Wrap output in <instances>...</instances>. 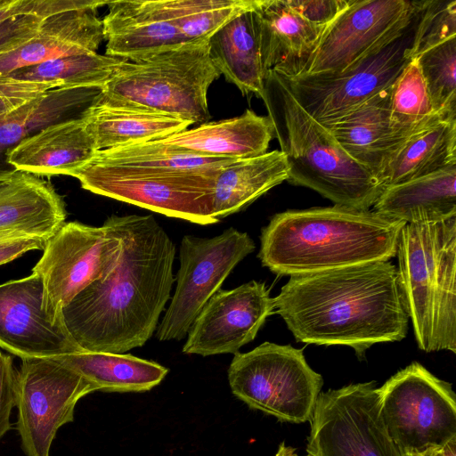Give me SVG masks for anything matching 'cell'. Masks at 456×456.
<instances>
[{
    "label": "cell",
    "instance_id": "26",
    "mask_svg": "<svg viewBox=\"0 0 456 456\" xmlns=\"http://www.w3.org/2000/svg\"><path fill=\"white\" fill-rule=\"evenodd\" d=\"M456 163L437 172L386 187L373 210L405 224L456 216Z\"/></svg>",
    "mask_w": 456,
    "mask_h": 456
},
{
    "label": "cell",
    "instance_id": "43",
    "mask_svg": "<svg viewBox=\"0 0 456 456\" xmlns=\"http://www.w3.org/2000/svg\"><path fill=\"white\" fill-rule=\"evenodd\" d=\"M27 102L28 101L0 96V118L10 113Z\"/></svg>",
    "mask_w": 456,
    "mask_h": 456
},
{
    "label": "cell",
    "instance_id": "32",
    "mask_svg": "<svg viewBox=\"0 0 456 456\" xmlns=\"http://www.w3.org/2000/svg\"><path fill=\"white\" fill-rule=\"evenodd\" d=\"M99 88H56L28 101L0 118V152L41 129L64 120L65 115L87 107Z\"/></svg>",
    "mask_w": 456,
    "mask_h": 456
},
{
    "label": "cell",
    "instance_id": "15",
    "mask_svg": "<svg viewBox=\"0 0 456 456\" xmlns=\"http://www.w3.org/2000/svg\"><path fill=\"white\" fill-rule=\"evenodd\" d=\"M274 310V297L265 282L251 281L235 289H220L191 324L183 353L234 354L254 340Z\"/></svg>",
    "mask_w": 456,
    "mask_h": 456
},
{
    "label": "cell",
    "instance_id": "24",
    "mask_svg": "<svg viewBox=\"0 0 456 456\" xmlns=\"http://www.w3.org/2000/svg\"><path fill=\"white\" fill-rule=\"evenodd\" d=\"M97 95L80 113L97 151L162 140L192 125L153 110L109 103Z\"/></svg>",
    "mask_w": 456,
    "mask_h": 456
},
{
    "label": "cell",
    "instance_id": "46",
    "mask_svg": "<svg viewBox=\"0 0 456 456\" xmlns=\"http://www.w3.org/2000/svg\"><path fill=\"white\" fill-rule=\"evenodd\" d=\"M438 448H430L422 452L407 453L403 456H437Z\"/></svg>",
    "mask_w": 456,
    "mask_h": 456
},
{
    "label": "cell",
    "instance_id": "22",
    "mask_svg": "<svg viewBox=\"0 0 456 456\" xmlns=\"http://www.w3.org/2000/svg\"><path fill=\"white\" fill-rule=\"evenodd\" d=\"M391 87L325 126L344 151L378 180L393 155L412 134L400 132L391 122Z\"/></svg>",
    "mask_w": 456,
    "mask_h": 456
},
{
    "label": "cell",
    "instance_id": "39",
    "mask_svg": "<svg viewBox=\"0 0 456 456\" xmlns=\"http://www.w3.org/2000/svg\"><path fill=\"white\" fill-rule=\"evenodd\" d=\"M47 17L49 16L24 15L0 25V56L29 40Z\"/></svg>",
    "mask_w": 456,
    "mask_h": 456
},
{
    "label": "cell",
    "instance_id": "47",
    "mask_svg": "<svg viewBox=\"0 0 456 456\" xmlns=\"http://www.w3.org/2000/svg\"><path fill=\"white\" fill-rule=\"evenodd\" d=\"M305 456H311V455L307 454V455H305Z\"/></svg>",
    "mask_w": 456,
    "mask_h": 456
},
{
    "label": "cell",
    "instance_id": "45",
    "mask_svg": "<svg viewBox=\"0 0 456 456\" xmlns=\"http://www.w3.org/2000/svg\"><path fill=\"white\" fill-rule=\"evenodd\" d=\"M274 456H299V455L297 453L295 448H293L291 446H288L285 444L284 442H282L280 444L278 451Z\"/></svg>",
    "mask_w": 456,
    "mask_h": 456
},
{
    "label": "cell",
    "instance_id": "29",
    "mask_svg": "<svg viewBox=\"0 0 456 456\" xmlns=\"http://www.w3.org/2000/svg\"><path fill=\"white\" fill-rule=\"evenodd\" d=\"M456 163V119H439L413 133L379 176L384 187L437 172Z\"/></svg>",
    "mask_w": 456,
    "mask_h": 456
},
{
    "label": "cell",
    "instance_id": "33",
    "mask_svg": "<svg viewBox=\"0 0 456 456\" xmlns=\"http://www.w3.org/2000/svg\"><path fill=\"white\" fill-rule=\"evenodd\" d=\"M123 59L97 53L63 56L2 75L7 79L50 85L53 88H99Z\"/></svg>",
    "mask_w": 456,
    "mask_h": 456
},
{
    "label": "cell",
    "instance_id": "3",
    "mask_svg": "<svg viewBox=\"0 0 456 456\" xmlns=\"http://www.w3.org/2000/svg\"><path fill=\"white\" fill-rule=\"evenodd\" d=\"M404 224L374 210L337 205L287 210L263 228L257 256L282 276L387 261L396 255Z\"/></svg>",
    "mask_w": 456,
    "mask_h": 456
},
{
    "label": "cell",
    "instance_id": "40",
    "mask_svg": "<svg viewBox=\"0 0 456 456\" xmlns=\"http://www.w3.org/2000/svg\"><path fill=\"white\" fill-rule=\"evenodd\" d=\"M16 370L12 356L0 352V439L14 428L10 416L15 406Z\"/></svg>",
    "mask_w": 456,
    "mask_h": 456
},
{
    "label": "cell",
    "instance_id": "34",
    "mask_svg": "<svg viewBox=\"0 0 456 456\" xmlns=\"http://www.w3.org/2000/svg\"><path fill=\"white\" fill-rule=\"evenodd\" d=\"M433 351L456 353V216L436 223Z\"/></svg>",
    "mask_w": 456,
    "mask_h": 456
},
{
    "label": "cell",
    "instance_id": "18",
    "mask_svg": "<svg viewBox=\"0 0 456 456\" xmlns=\"http://www.w3.org/2000/svg\"><path fill=\"white\" fill-rule=\"evenodd\" d=\"M107 6L102 20L107 56L137 61L186 43L163 0H116Z\"/></svg>",
    "mask_w": 456,
    "mask_h": 456
},
{
    "label": "cell",
    "instance_id": "9",
    "mask_svg": "<svg viewBox=\"0 0 456 456\" xmlns=\"http://www.w3.org/2000/svg\"><path fill=\"white\" fill-rule=\"evenodd\" d=\"M32 269L44 286V309L61 322L62 309L85 288L107 275L121 252L119 235L108 217L100 227L64 223L51 236Z\"/></svg>",
    "mask_w": 456,
    "mask_h": 456
},
{
    "label": "cell",
    "instance_id": "25",
    "mask_svg": "<svg viewBox=\"0 0 456 456\" xmlns=\"http://www.w3.org/2000/svg\"><path fill=\"white\" fill-rule=\"evenodd\" d=\"M273 137L270 118L246 110L240 116L206 122L160 141L200 155L240 159L267 152Z\"/></svg>",
    "mask_w": 456,
    "mask_h": 456
},
{
    "label": "cell",
    "instance_id": "14",
    "mask_svg": "<svg viewBox=\"0 0 456 456\" xmlns=\"http://www.w3.org/2000/svg\"><path fill=\"white\" fill-rule=\"evenodd\" d=\"M415 15V1L350 0L326 26L299 75L338 73L357 65L403 36Z\"/></svg>",
    "mask_w": 456,
    "mask_h": 456
},
{
    "label": "cell",
    "instance_id": "30",
    "mask_svg": "<svg viewBox=\"0 0 456 456\" xmlns=\"http://www.w3.org/2000/svg\"><path fill=\"white\" fill-rule=\"evenodd\" d=\"M56 358L102 392L149 391L161 383L168 373L165 366L130 354L81 350Z\"/></svg>",
    "mask_w": 456,
    "mask_h": 456
},
{
    "label": "cell",
    "instance_id": "5",
    "mask_svg": "<svg viewBox=\"0 0 456 456\" xmlns=\"http://www.w3.org/2000/svg\"><path fill=\"white\" fill-rule=\"evenodd\" d=\"M208 40L186 42L137 61L124 60L97 97L191 124L206 123L209 119L208 91L221 76L209 57Z\"/></svg>",
    "mask_w": 456,
    "mask_h": 456
},
{
    "label": "cell",
    "instance_id": "4",
    "mask_svg": "<svg viewBox=\"0 0 456 456\" xmlns=\"http://www.w3.org/2000/svg\"><path fill=\"white\" fill-rule=\"evenodd\" d=\"M261 99L286 157L289 183L312 189L337 206L358 210L374 206L382 184L300 106L279 73L266 71Z\"/></svg>",
    "mask_w": 456,
    "mask_h": 456
},
{
    "label": "cell",
    "instance_id": "23",
    "mask_svg": "<svg viewBox=\"0 0 456 456\" xmlns=\"http://www.w3.org/2000/svg\"><path fill=\"white\" fill-rule=\"evenodd\" d=\"M81 117L56 122L10 148L7 162L37 176L66 175L86 165L96 153Z\"/></svg>",
    "mask_w": 456,
    "mask_h": 456
},
{
    "label": "cell",
    "instance_id": "11",
    "mask_svg": "<svg viewBox=\"0 0 456 456\" xmlns=\"http://www.w3.org/2000/svg\"><path fill=\"white\" fill-rule=\"evenodd\" d=\"M309 422L311 456H403L383 421L375 381L321 392Z\"/></svg>",
    "mask_w": 456,
    "mask_h": 456
},
{
    "label": "cell",
    "instance_id": "10",
    "mask_svg": "<svg viewBox=\"0 0 456 456\" xmlns=\"http://www.w3.org/2000/svg\"><path fill=\"white\" fill-rule=\"evenodd\" d=\"M97 391L80 373L53 358H23L16 370L15 424L26 456H50L59 428L74 420L77 403Z\"/></svg>",
    "mask_w": 456,
    "mask_h": 456
},
{
    "label": "cell",
    "instance_id": "13",
    "mask_svg": "<svg viewBox=\"0 0 456 456\" xmlns=\"http://www.w3.org/2000/svg\"><path fill=\"white\" fill-rule=\"evenodd\" d=\"M414 22L399 38L342 72L280 75L300 106L329 126L394 85L411 61Z\"/></svg>",
    "mask_w": 456,
    "mask_h": 456
},
{
    "label": "cell",
    "instance_id": "21",
    "mask_svg": "<svg viewBox=\"0 0 456 456\" xmlns=\"http://www.w3.org/2000/svg\"><path fill=\"white\" fill-rule=\"evenodd\" d=\"M255 11L265 71L299 75L327 25L309 22L286 0H258Z\"/></svg>",
    "mask_w": 456,
    "mask_h": 456
},
{
    "label": "cell",
    "instance_id": "36",
    "mask_svg": "<svg viewBox=\"0 0 456 456\" xmlns=\"http://www.w3.org/2000/svg\"><path fill=\"white\" fill-rule=\"evenodd\" d=\"M390 118L400 132L411 134L439 119L435 114L416 60H411L391 87Z\"/></svg>",
    "mask_w": 456,
    "mask_h": 456
},
{
    "label": "cell",
    "instance_id": "41",
    "mask_svg": "<svg viewBox=\"0 0 456 456\" xmlns=\"http://www.w3.org/2000/svg\"><path fill=\"white\" fill-rule=\"evenodd\" d=\"M350 0H286L300 16L316 25H328L349 4Z\"/></svg>",
    "mask_w": 456,
    "mask_h": 456
},
{
    "label": "cell",
    "instance_id": "1",
    "mask_svg": "<svg viewBox=\"0 0 456 456\" xmlns=\"http://www.w3.org/2000/svg\"><path fill=\"white\" fill-rule=\"evenodd\" d=\"M109 218L121 240L118 260L62 309L61 322L82 350L125 354L159 326L175 281V245L151 215Z\"/></svg>",
    "mask_w": 456,
    "mask_h": 456
},
{
    "label": "cell",
    "instance_id": "37",
    "mask_svg": "<svg viewBox=\"0 0 456 456\" xmlns=\"http://www.w3.org/2000/svg\"><path fill=\"white\" fill-rule=\"evenodd\" d=\"M432 109L444 119H456V37L416 59Z\"/></svg>",
    "mask_w": 456,
    "mask_h": 456
},
{
    "label": "cell",
    "instance_id": "20",
    "mask_svg": "<svg viewBox=\"0 0 456 456\" xmlns=\"http://www.w3.org/2000/svg\"><path fill=\"white\" fill-rule=\"evenodd\" d=\"M65 218L64 201L49 182L14 168L0 170V240H48Z\"/></svg>",
    "mask_w": 456,
    "mask_h": 456
},
{
    "label": "cell",
    "instance_id": "31",
    "mask_svg": "<svg viewBox=\"0 0 456 456\" xmlns=\"http://www.w3.org/2000/svg\"><path fill=\"white\" fill-rule=\"evenodd\" d=\"M200 155L160 140L97 151L90 161L116 167L161 169L216 178L233 161Z\"/></svg>",
    "mask_w": 456,
    "mask_h": 456
},
{
    "label": "cell",
    "instance_id": "2",
    "mask_svg": "<svg viewBox=\"0 0 456 456\" xmlns=\"http://www.w3.org/2000/svg\"><path fill=\"white\" fill-rule=\"evenodd\" d=\"M274 304L297 341L346 346L358 355L408 331L397 268L389 260L290 276Z\"/></svg>",
    "mask_w": 456,
    "mask_h": 456
},
{
    "label": "cell",
    "instance_id": "27",
    "mask_svg": "<svg viewBox=\"0 0 456 456\" xmlns=\"http://www.w3.org/2000/svg\"><path fill=\"white\" fill-rule=\"evenodd\" d=\"M256 7L213 34L208 51L214 66L229 83L242 94H253L262 98L266 72L260 55Z\"/></svg>",
    "mask_w": 456,
    "mask_h": 456
},
{
    "label": "cell",
    "instance_id": "38",
    "mask_svg": "<svg viewBox=\"0 0 456 456\" xmlns=\"http://www.w3.org/2000/svg\"><path fill=\"white\" fill-rule=\"evenodd\" d=\"M416 16L410 57L456 37V0L415 1Z\"/></svg>",
    "mask_w": 456,
    "mask_h": 456
},
{
    "label": "cell",
    "instance_id": "42",
    "mask_svg": "<svg viewBox=\"0 0 456 456\" xmlns=\"http://www.w3.org/2000/svg\"><path fill=\"white\" fill-rule=\"evenodd\" d=\"M47 240L36 237H16L0 240V265L11 262L33 249H44Z\"/></svg>",
    "mask_w": 456,
    "mask_h": 456
},
{
    "label": "cell",
    "instance_id": "16",
    "mask_svg": "<svg viewBox=\"0 0 456 456\" xmlns=\"http://www.w3.org/2000/svg\"><path fill=\"white\" fill-rule=\"evenodd\" d=\"M43 302V281L36 273L0 285V346L21 359L81 351L64 325L53 322Z\"/></svg>",
    "mask_w": 456,
    "mask_h": 456
},
{
    "label": "cell",
    "instance_id": "44",
    "mask_svg": "<svg viewBox=\"0 0 456 456\" xmlns=\"http://www.w3.org/2000/svg\"><path fill=\"white\" fill-rule=\"evenodd\" d=\"M437 456H456V437L438 448Z\"/></svg>",
    "mask_w": 456,
    "mask_h": 456
},
{
    "label": "cell",
    "instance_id": "19",
    "mask_svg": "<svg viewBox=\"0 0 456 456\" xmlns=\"http://www.w3.org/2000/svg\"><path fill=\"white\" fill-rule=\"evenodd\" d=\"M108 2L90 0L45 19L29 40L0 56V76L63 56L96 53L104 39L97 10Z\"/></svg>",
    "mask_w": 456,
    "mask_h": 456
},
{
    "label": "cell",
    "instance_id": "6",
    "mask_svg": "<svg viewBox=\"0 0 456 456\" xmlns=\"http://www.w3.org/2000/svg\"><path fill=\"white\" fill-rule=\"evenodd\" d=\"M228 381L232 393L249 408L290 423L311 419L323 384L303 350L271 342L234 354Z\"/></svg>",
    "mask_w": 456,
    "mask_h": 456
},
{
    "label": "cell",
    "instance_id": "7",
    "mask_svg": "<svg viewBox=\"0 0 456 456\" xmlns=\"http://www.w3.org/2000/svg\"><path fill=\"white\" fill-rule=\"evenodd\" d=\"M93 193L200 225L213 216L216 178L161 169L108 166L88 161L71 173Z\"/></svg>",
    "mask_w": 456,
    "mask_h": 456
},
{
    "label": "cell",
    "instance_id": "12",
    "mask_svg": "<svg viewBox=\"0 0 456 456\" xmlns=\"http://www.w3.org/2000/svg\"><path fill=\"white\" fill-rule=\"evenodd\" d=\"M255 248L251 237L233 227L211 238L184 235L179 248L175 293L156 330L157 338L183 339L207 302Z\"/></svg>",
    "mask_w": 456,
    "mask_h": 456
},
{
    "label": "cell",
    "instance_id": "17",
    "mask_svg": "<svg viewBox=\"0 0 456 456\" xmlns=\"http://www.w3.org/2000/svg\"><path fill=\"white\" fill-rule=\"evenodd\" d=\"M437 222L404 224L396 248L398 278L419 347L433 352Z\"/></svg>",
    "mask_w": 456,
    "mask_h": 456
},
{
    "label": "cell",
    "instance_id": "8",
    "mask_svg": "<svg viewBox=\"0 0 456 456\" xmlns=\"http://www.w3.org/2000/svg\"><path fill=\"white\" fill-rule=\"evenodd\" d=\"M380 412L403 455L440 448L456 437V395L419 362L379 387Z\"/></svg>",
    "mask_w": 456,
    "mask_h": 456
},
{
    "label": "cell",
    "instance_id": "35",
    "mask_svg": "<svg viewBox=\"0 0 456 456\" xmlns=\"http://www.w3.org/2000/svg\"><path fill=\"white\" fill-rule=\"evenodd\" d=\"M258 0H163L168 14L186 42L208 40Z\"/></svg>",
    "mask_w": 456,
    "mask_h": 456
},
{
    "label": "cell",
    "instance_id": "28",
    "mask_svg": "<svg viewBox=\"0 0 456 456\" xmlns=\"http://www.w3.org/2000/svg\"><path fill=\"white\" fill-rule=\"evenodd\" d=\"M289 167L281 151L235 159L224 167L215 181L213 216L220 221L240 212L273 187L288 180Z\"/></svg>",
    "mask_w": 456,
    "mask_h": 456
}]
</instances>
